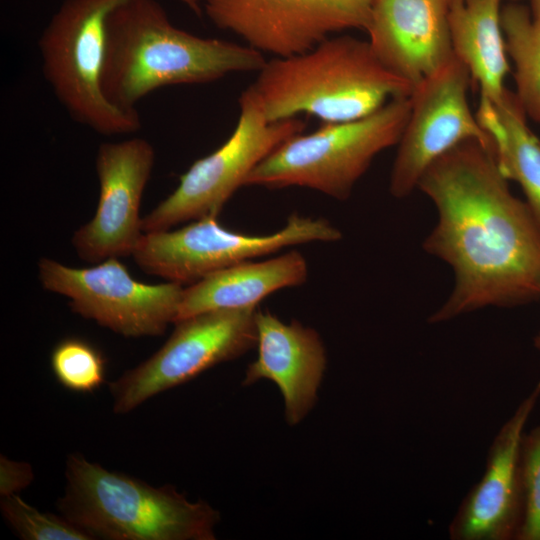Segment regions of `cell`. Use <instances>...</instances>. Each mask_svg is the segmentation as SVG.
Returning <instances> with one entry per match:
<instances>
[{"label": "cell", "instance_id": "1", "mask_svg": "<svg viewBox=\"0 0 540 540\" xmlns=\"http://www.w3.org/2000/svg\"><path fill=\"white\" fill-rule=\"evenodd\" d=\"M417 188L438 214L423 248L448 263L455 280L430 323L540 298V227L511 192L492 145L460 143L426 169Z\"/></svg>", "mask_w": 540, "mask_h": 540}, {"label": "cell", "instance_id": "2", "mask_svg": "<svg viewBox=\"0 0 540 540\" xmlns=\"http://www.w3.org/2000/svg\"><path fill=\"white\" fill-rule=\"evenodd\" d=\"M265 63L263 53L246 44L174 26L157 0H126L107 18L101 85L111 103L134 110L159 88L258 72Z\"/></svg>", "mask_w": 540, "mask_h": 540}, {"label": "cell", "instance_id": "3", "mask_svg": "<svg viewBox=\"0 0 540 540\" xmlns=\"http://www.w3.org/2000/svg\"><path fill=\"white\" fill-rule=\"evenodd\" d=\"M250 87L269 121L307 114L324 123L362 118L413 90L380 62L368 40L350 35L266 61Z\"/></svg>", "mask_w": 540, "mask_h": 540}, {"label": "cell", "instance_id": "4", "mask_svg": "<svg viewBox=\"0 0 540 540\" xmlns=\"http://www.w3.org/2000/svg\"><path fill=\"white\" fill-rule=\"evenodd\" d=\"M59 513L93 539L214 540L220 514L171 486H152L79 454L66 462Z\"/></svg>", "mask_w": 540, "mask_h": 540}, {"label": "cell", "instance_id": "5", "mask_svg": "<svg viewBox=\"0 0 540 540\" xmlns=\"http://www.w3.org/2000/svg\"><path fill=\"white\" fill-rule=\"evenodd\" d=\"M125 1L63 0L38 40L43 76L57 100L74 121L105 136L142 125L136 109L111 103L101 85L107 18ZM177 1L201 15V0Z\"/></svg>", "mask_w": 540, "mask_h": 540}, {"label": "cell", "instance_id": "6", "mask_svg": "<svg viewBox=\"0 0 540 540\" xmlns=\"http://www.w3.org/2000/svg\"><path fill=\"white\" fill-rule=\"evenodd\" d=\"M410 109V97H398L362 118L293 136L254 168L245 186H299L346 200L374 158L398 144Z\"/></svg>", "mask_w": 540, "mask_h": 540}, {"label": "cell", "instance_id": "7", "mask_svg": "<svg viewBox=\"0 0 540 540\" xmlns=\"http://www.w3.org/2000/svg\"><path fill=\"white\" fill-rule=\"evenodd\" d=\"M238 103L239 119L230 137L214 152L195 161L180 176L176 189L142 218L144 233L217 217L232 195L245 186L254 168L306 127L298 117L269 121L250 86Z\"/></svg>", "mask_w": 540, "mask_h": 540}, {"label": "cell", "instance_id": "8", "mask_svg": "<svg viewBox=\"0 0 540 540\" xmlns=\"http://www.w3.org/2000/svg\"><path fill=\"white\" fill-rule=\"evenodd\" d=\"M341 237L329 221L297 214L282 229L262 236L234 232L219 224L217 217H205L177 230L144 233L131 256L147 274L191 285L224 268L289 246L334 242Z\"/></svg>", "mask_w": 540, "mask_h": 540}, {"label": "cell", "instance_id": "9", "mask_svg": "<svg viewBox=\"0 0 540 540\" xmlns=\"http://www.w3.org/2000/svg\"><path fill=\"white\" fill-rule=\"evenodd\" d=\"M256 307L218 309L175 322L164 345L110 383L113 410L126 414L166 390L182 385L257 343Z\"/></svg>", "mask_w": 540, "mask_h": 540}, {"label": "cell", "instance_id": "10", "mask_svg": "<svg viewBox=\"0 0 540 540\" xmlns=\"http://www.w3.org/2000/svg\"><path fill=\"white\" fill-rule=\"evenodd\" d=\"M44 289L69 299L78 315L125 337L162 335L175 323L183 285L135 280L118 258L74 268L50 258L38 263Z\"/></svg>", "mask_w": 540, "mask_h": 540}, {"label": "cell", "instance_id": "11", "mask_svg": "<svg viewBox=\"0 0 540 540\" xmlns=\"http://www.w3.org/2000/svg\"><path fill=\"white\" fill-rule=\"evenodd\" d=\"M472 77L455 55L422 79L410 94V114L397 144L389 191L395 198L410 195L426 169L467 140L492 145L489 134L468 102Z\"/></svg>", "mask_w": 540, "mask_h": 540}, {"label": "cell", "instance_id": "12", "mask_svg": "<svg viewBox=\"0 0 540 540\" xmlns=\"http://www.w3.org/2000/svg\"><path fill=\"white\" fill-rule=\"evenodd\" d=\"M374 0H201L219 29L275 57L307 52L334 34L366 31Z\"/></svg>", "mask_w": 540, "mask_h": 540}, {"label": "cell", "instance_id": "13", "mask_svg": "<svg viewBox=\"0 0 540 540\" xmlns=\"http://www.w3.org/2000/svg\"><path fill=\"white\" fill-rule=\"evenodd\" d=\"M155 161L149 141L102 143L96 155L99 198L93 218L72 237L77 255L99 263L132 255L142 235L140 205Z\"/></svg>", "mask_w": 540, "mask_h": 540}, {"label": "cell", "instance_id": "14", "mask_svg": "<svg viewBox=\"0 0 540 540\" xmlns=\"http://www.w3.org/2000/svg\"><path fill=\"white\" fill-rule=\"evenodd\" d=\"M540 399V381L494 437L481 479L452 518V540H517L523 518L519 454L526 423Z\"/></svg>", "mask_w": 540, "mask_h": 540}, {"label": "cell", "instance_id": "15", "mask_svg": "<svg viewBox=\"0 0 540 540\" xmlns=\"http://www.w3.org/2000/svg\"><path fill=\"white\" fill-rule=\"evenodd\" d=\"M449 0H374L368 42L380 62L413 87L453 56Z\"/></svg>", "mask_w": 540, "mask_h": 540}, {"label": "cell", "instance_id": "16", "mask_svg": "<svg viewBox=\"0 0 540 540\" xmlns=\"http://www.w3.org/2000/svg\"><path fill=\"white\" fill-rule=\"evenodd\" d=\"M256 328L257 358L242 384L274 382L283 396L286 421L296 425L317 400L327 363L323 342L313 328L296 320L286 324L268 310H257Z\"/></svg>", "mask_w": 540, "mask_h": 540}, {"label": "cell", "instance_id": "17", "mask_svg": "<svg viewBox=\"0 0 540 540\" xmlns=\"http://www.w3.org/2000/svg\"><path fill=\"white\" fill-rule=\"evenodd\" d=\"M307 275L306 260L295 250L232 265L184 287L176 322L211 310L257 307L271 293L303 284Z\"/></svg>", "mask_w": 540, "mask_h": 540}, {"label": "cell", "instance_id": "18", "mask_svg": "<svg viewBox=\"0 0 540 540\" xmlns=\"http://www.w3.org/2000/svg\"><path fill=\"white\" fill-rule=\"evenodd\" d=\"M501 0H449L453 53L466 65L480 97L499 101L506 92L508 54L501 26Z\"/></svg>", "mask_w": 540, "mask_h": 540}, {"label": "cell", "instance_id": "19", "mask_svg": "<svg viewBox=\"0 0 540 540\" xmlns=\"http://www.w3.org/2000/svg\"><path fill=\"white\" fill-rule=\"evenodd\" d=\"M476 117L491 138L502 173L520 185L540 227V139L515 94L506 90L495 103L480 97Z\"/></svg>", "mask_w": 540, "mask_h": 540}, {"label": "cell", "instance_id": "20", "mask_svg": "<svg viewBox=\"0 0 540 540\" xmlns=\"http://www.w3.org/2000/svg\"><path fill=\"white\" fill-rule=\"evenodd\" d=\"M501 26L515 68V96L526 116L540 124V18L508 4L501 9Z\"/></svg>", "mask_w": 540, "mask_h": 540}, {"label": "cell", "instance_id": "21", "mask_svg": "<svg viewBox=\"0 0 540 540\" xmlns=\"http://www.w3.org/2000/svg\"><path fill=\"white\" fill-rule=\"evenodd\" d=\"M51 370L60 385L76 393H92L105 382L101 351L79 337L59 341L50 356Z\"/></svg>", "mask_w": 540, "mask_h": 540}, {"label": "cell", "instance_id": "22", "mask_svg": "<svg viewBox=\"0 0 540 540\" xmlns=\"http://www.w3.org/2000/svg\"><path fill=\"white\" fill-rule=\"evenodd\" d=\"M1 512L10 526L25 540H91L87 532L61 514L41 512L18 494L1 497Z\"/></svg>", "mask_w": 540, "mask_h": 540}, {"label": "cell", "instance_id": "23", "mask_svg": "<svg viewBox=\"0 0 540 540\" xmlns=\"http://www.w3.org/2000/svg\"><path fill=\"white\" fill-rule=\"evenodd\" d=\"M519 466L523 518L517 540H540V425L524 432Z\"/></svg>", "mask_w": 540, "mask_h": 540}, {"label": "cell", "instance_id": "24", "mask_svg": "<svg viewBox=\"0 0 540 540\" xmlns=\"http://www.w3.org/2000/svg\"><path fill=\"white\" fill-rule=\"evenodd\" d=\"M34 479L29 463L0 457V494L1 497L17 494L27 488Z\"/></svg>", "mask_w": 540, "mask_h": 540}, {"label": "cell", "instance_id": "25", "mask_svg": "<svg viewBox=\"0 0 540 540\" xmlns=\"http://www.w3.org/2000/svg\"><path fill=\"white\" fill-rule=\"evenodd\" d=\"M533 15L540 18V0H532Z\"/></svg>", "mask_w": 540, "mask_h": 540}, {"label": "cell", "instance_id": "26", "mask_svg": "<svg viewBox=\"0 0 540 540\" xmlns=\"http://www.w3.org/2000/svg\"><path fill=\"white\" fill-rule=\"evenodd\" d=\"M534 346L540 350V333L535 336L534 338Z\"/></svg>", "mask_w": 540, "mask_h": 540}]
</instances>
